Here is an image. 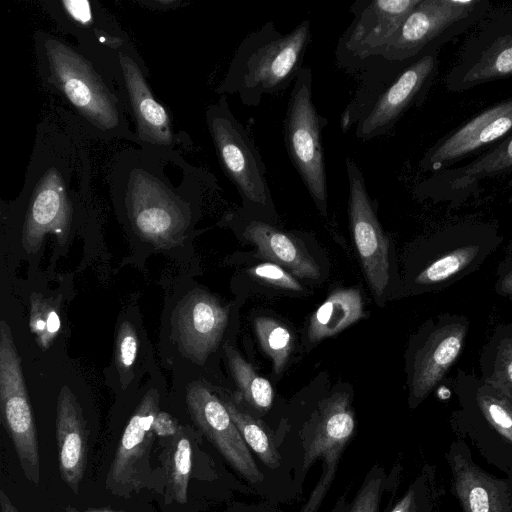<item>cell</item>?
<instances>
[{
  "instance_id": "cell-1",
  "label": "cell",
  "mask_w": 512,
  "mask_h": 512,
  "mask_svg": "<svg viewBox=\"0 0 512 512\" xmlns=\"http://www.w3.org/2000/svg\"><path fill=\"white\" fill-rule=\"evenodd\" d=\"M179 152L138 146L113 158L109 188L137 235L159 246L176 243L191 224L202 188H217L213 175L190 167L176 183L168 168Z\"/></svg>"
},
{
  "instance_id": "cell-2",
  "label": "cell",
  "mask_w": 512,
  "mask_h": 512,
  "mask_svg": "<svg viewBox=\"0 0 512 512\" xmlns=\"http://www.w3.org/2000/svg\"><path fill=\"white\" fill-rule=\"evenodd\" d=\"M34 47L42 87L57 97L94 139H126L137 145L122 92L110 74L76 45L52 33L35 32Z\"/></svg>"
},
{
  "instance_id": "cell-3",
  "label": "cell",
  "mask_w": 512,
  "mask_h": 512,
  "mask_svg": "<svg viewBox=\"0 0 512 512\" xmlns=\"http://www.w3.org/2000/svg\"><path fill=\"white\" fill-rule=\"evenodd\" d=\"M310 40L309 19L285 34L272 21L264 23L241 41L216 93L236 94L244 105L258 106L264 95L294 83Z\"/></svg>"
},
{
  "instance_id": "cell-4",
  "label": "cell",
  "mask_w": 512,
  "mask_h": 512,
  "mask_svg": "<svg viewBox=\"0 0 512 512\" xmlns=\"http://www.w3.org/2000/svg\"><path fill=\"white\" fill-rule=\"evenodd\" d=\"M431 46L407 62L399 71H379L366 77L340 117L347 132L356 125L355 135L371 140L388 134L412 106L421 104L438 73V49Z\"/></svg>"
},
{
  "instance_id": "cell-5",
  "label": "cell",
  "mask_w": 512,
  "mask_h": 512,
  "mask_svg": "<svg viewBox=\"0 0 512 512\" xmlns=\"http://www.w3.org/2000/svg\"><path fill=\"white\" fill-rule=\"evenodd\" d=\"M206 124L222 170L236 187L244 208L269 213L273 208L266 166L244 125L221 95L208 106Z\"/></svg>"
},
{
  "instance_id": "cell-6",
  "label": "cell",
  "mask_w": 512,
  "mask_h": 512,
  "mask_svg": "<svg viewBox=\"0 0 512 512\" xmlns=\"http://www.w3.org/2000/svg\"><path fill=\"white\" fill-rule=\"evenodd\" d=\"M312 71L303 67L296 77L283 120L287 154L316 207L327 214L328 186L322 131L328 119L312 100Z\"/></svg>"
},
{
  "instance_id": "cell-7",
  "label": "cell",
  "mask_w": 512,
  "mask_h": 512,
  "mask_svg": "<svg viewBox=\"0 0 512 512\" xmlns=\"http://www.w3.org/2000/svg\"><path fill=\"white\" fill-rule=\"evenodd\" d=\"M489 5L484 0H420L376 59L410 61L478 22Z\"/></svg>"
},
{
  "instance_id": "cell-8",
  "label": "cell",
  "mask_w": 512,
  "mask_h": 512,
  "mask_svg": "<svg viewBox=\"0 0 512 512\" xmlns=\"http://www.w3.org/2000/svg\"><path fill=\"white\" fill-rule=\"evenodd\" d=\"M0 408L25 477L40 482V456L33 413L10 327L0 323Z\"/></svg>"
},
{
  "instance_id": "cell-9",
  "label": "cell",
  "mask_w": 512,
  "mask_h": 512,
  "mask_svg": "<svg viewBox=\"0 0 512 512\" xmlns=\"http://www.w3.org/2000/svg\"><path fill=\"white\" fill-rule=\"evenodd\" d=\"M145 63L133 44L119 54L117 84L129 116L135 124L137 146L161 152H179L192 143L173 127L167 108L155 97L148 83Z\"/></svg>"
},
{
  "instance_id": "cell-10",
  "label": "cell",
  "mask_w": 512,
  "mask_h": 512,
  "mask_svg": "<svg viewBox=\"0 0 512 512\" xmlns=\"http://www.w3.org/2000/svg\"><path fill=\"white\" fill-rule=\"evenodd\" d=\"M487 13L446 77L450 91L461 92L512 76V9Z\"/></svg>"
},
{
  "instance_id": "cell-11",
  "label": "cell",
  "mask_w": 512,
  "mask_h": 512,
  "mask_svg": "<svg viewBox=\"0 0 512 512\" xmlns=\"http://www.w3.org/2000/svg\"><path fill=\"white\" fill-rule=\"evenodd\" d=\"M44 9L86 56L117 79L119 54L132 42L106 9L87 0H49Z\"/></svg>"
},
{
  "instance_id": "cell-12",
  "label": "cell",
  "mask_w": 512,
  "mask_h": 512,
  "mask_svg": "<svg viewBox=\"0 0 512 512\" xmlns=\"http://www.w3.org/2000/svg\"><path fill=\"white\" fill-rule=\"evenodd\" d=\"M420 0H358L350 7L353 19L339 38L335 58L339 67L362 70L383 48Z\"/></svg>"
},
{
  "instance_id": "cell-13",
  "label": "cell",
  "mask_w": 512,
  "mask_h": 512,
  "mask_svg": "<svg viewBox=\"0 0 512 512\" xmlns=\"http://www.w3.org/2000/svg\"><path fill=\"white\" fill-rule=\"evenodd\" d=\"M351 231L370 288L382 296L389 280V241L377 218L364 175L350 157L345 159Z\"/></svg>"
},
{
  "instance_id": "cell-14",
  "label": "cell",
  "mask_w": 512,
  "mask_h": 512,
  "mask_svg": "<svg viewBox=\"0 0 512 512\" xmlns=\"http://www.w3.org/2000/svg\"><path fill=\"white\" fill-rule=\"evenodd\" d=\"M313 431L305 447L303 472L319 458L323 474L301 512H315L327 493L341 454L355 430L354 413L347 393H335L319 403Z\"/></svg>"
},
{
  "instance_id": "cell-15",
  "label": "cell",
  "mask_w": 512,
  "mask_h": 512,
  "mask_svg": "<svg viewBox=\"0 0 512 512\" xmlns=\"http://www.w3.org/2000/svg\"><path fill=\"white\" fill-rule=\"evenodd\" d=\"M512 133V97L480 112L430 147L419 167L441 172Z\"/></svg>"
},
{
  "instance_id": "cell-16",
  "label": "cell",
  "mask_w": 512,
  "mask_h": 512,
  "mask_svg": "<svg viewBox=\"0 0 512 512\" xmlns=\"http://www.w3.org/2000/svg\"><path fill=\"white\" fill-rule=\"evenodd\" d=\"M186 402L195 424L226 461L250 483L261 482L263 474L224 403L199 383L188 385Z\"/></svg>"
},
{
  "instance_id": "cell-17",
  "label": "cell",
  "mask_w": 512,
  "mask_h": 512,
  "mask_svg": "<svg viewBox=\"0 0 512 512\" xmlns=\"http://www.w3.org/2000/svg\"><path fill=\"white\" fill-rule=\"evenodd\" d=\"M158 414V394L150 390L131 416L110 465L106 487L128 495L143 485L153 443V422Z\"/></svg>"
},
{
  "instance_id": "cell-18",
  "label": "cell",
  "mask_w": 512,
  "mask_h": 512,
  "mask_svg": "<svg viewBox=\"0 0 512 512\" xmlns=\"http://www.w3.org/2000/svg\"><path fill=\"white\" fill-rule=\"evenodd\" d=\"M229 319V308L203 290L188 293L178 304L174 334L183 352L203 363L218 346Z\"/></svg>"
},
{
  "instance_id": "cell-19",
  "label": "cell",
  "mask_w": 512,
  "mask_h": 512,
  "mask_svg": "<svg viewBox=\"0 0 512 512\" xmlns=\"http://www.w3.org/2000/svg\"><path fill=\"white\" fill-rule=\"evenodd\" d=\"M56 432L61 477L77 494L86 466L88 434L81 407L67 386L58 396Z\"/></svg>"
},
{
  "instance_id": "cell-20",
  "label": "cell",
  "mask_w": 512,
  "mask_h": 512,
  "mask_svg": "<svg viewBox=\"0 0 512 512\" xmlns=\"http://www.w3.org/2000/svg\"><path fill=\"white\" fill-rule=\"evenodd\" d=\"M243 236L253 243L262 256L289 269L294 276L317 279L320 269L303 243L287 232L260 219H249Z\"/></svg>"
},
{
  "instance_id": "cell-21",
  "label": "cell",
  "mask_w": 512,
  "mask_h": 512,
  "mask_svg": "<svg viewBox=\"0 0 512 512\" xmlns=\"http://www.w3.org/2000/svg\"><path fill=\"white\" fill-rule=\"evenodd\" d=\"M512 170V133L492 150L458 169L435 173L425 185L440 187L443 191L458 192L472 188L479 181Z\"/></svg>"
},
{
  "instance_id": "cell-22",
  "label": "cell",
  "mask_w": 512,
  "mask_h": 512,
  "mask_svg": "<svg viewBox=\"0 0 512 512\" xmlns=\"http://www.w3.org/2000/svg\"><path fill=\"white\" fill-rule=\"evenodd\" d=\"M364 317V303L355 288L333 291L312 314L308 339L320 341L334 336Z\"/></svg>"
},
{
  "instance_id": "cell-23",
  "label": "cell",
  "mask_w": 512,
  "mask_h": 512,
  "mask_svg": "<svg viewBox=\"0 0 512 512\" xmlns=\"http://www.w3.org/2000/svg\"><path fill=\"white\" fill-rule=\"evenodd\" d=\"M462 332L437 336L417 356L413 376V391L424 395L441 378L456 359L462 344Z\"/></svg>"
},
{
  "instance_id": "cell-24",
  "label": "cell",
  "mask_w": 512,
  "mask_h": 512,
  "mask_svg": "<svg viewBox=\"0 0 512 512\" xmlns=\"http://www.w3.org/2000/svg\"><path fill=\"white\" fill-rule=\"evenodd\" d=\"M225 352L231 373L243 398L256 410L265 412L273 402V388L270 382L259 376L232 346L226 345Z\"/></svg>"
},
{
  "instance_id": "cell-25",
  "label": "cell",
  "mask_w": 512,
  "mask_h": 512,
  "mask_svg": "<svg viewBox=\"0 0 512 512\" xmlns=\"http://www.w3.org/2000/svg\"><path fill=\"white\" fill-rule=\"evenodd\" d=\"M172 437L164 462L168 496L180 504H186L192 469L191 442L182 428Z\"/></svg>"
},
{
  "instance_id": "cell-26",
  "label": "cell",
  "mask_w": 512,
  "mask_h": 512,
  "mask_svg": "<svg viewBox=\"0 0 512 512\" xmlns=\"http://www.w3.org/2000/svg\"><path fill=\"white\" fill-rule=\"evenodd\" d=\"M224 405L247 446L266 466L276 469L280 464V455L272 439L260 423L250 414L240 410L231 401L224 402Z\"/></svg>"
},
{
  "instance_id": "cell-27",
  "label": "cell",
  "mask_w": 512,
  "mask_h": 512,
  "mask_svg": "<svg viewBox=\"0 0 512 512\" xmlns=\"http://www.w3.org/2000/svg\"><path fill=\"white\" fill-rule=\"evenodd\" d=\"M254 327L261 347L273 361L274 372L279 374L293 349L290 331L271 317H257Z\"/></svg>"
},
{
  "instance_id": "cell-28",
  "label": "cell",
  "mask_w": 512,
  "mask_h": 512,
  "mask_svg": "<svg viewBox=\"0 0 512 512\" xmlns=\"http://www.w3.org/2000/svg\"><path fill=\"white\" fill-rule=\"evenodd\" d=\"M29 325L38 345L47 349L56 338L61 322L56 309L37 295L31 298Z\"/></svg>"
},
{
  "instance_id": "cell-29",
  "label": "cell",
  "mask_w": 512,
  "mask_h": 512,
  "mask_svg": "<svg viewBox=\"0 0 512 512\" xmlns=\"http://www.w3.org/2000/svg\"><path fill=\"white\" fill-rule=\"evenodd\" d=\"M477 253L478 247L474 246L458 249L428 266L418 275L416 282L429 284L442 281L468 265Z\"/></svg>"
},
{
  "instance_id": "cell-30",
  "label": "cell",
  "mask_w": 512,
  "mask_h": 512,
  "mask_svg": "<svg viewBox=\"0 0 512 512\" xmlns=\"http://www.w3.org/2000/svg\"><path fill=\"white\" fill-rule=\"evenodd\" d=\"M385 480L384 470L374 466L368 472L348 512H379Z\"/></svg>"
},
{
  "instance_id": "cell-31",
  "label": "cell",
  "mask_w": 512,
  "mask_h": 512,
  "mask_svg": "<svg viewBox=\"0 0 512 512\" xmlns=\"http://www.w3.org/2000/svg\"><path fill=\"white\" fill-rule=\"evenodd\" d=\"M138 350V337L134 327L124 322L116 339V365L120 372H128L133 366Z\"/></svg>"
},
{
  "instance_id": "cell-32",
  "label": "cell",
  "mask_w": 512,
  "mask_h": 512,
  "mask_svg": "<svg viewBox=\"0 0 512 512\" xmlns=\"http://www.w3.org/2000/svg\"><path fill=\"white\" fill-rule=\"evenodd\" d=\"M249 272L254 278L264 283L297 292L302 291L300 283L278 264L261 263L251 267Z\"/></svg>"
},
{
  "instance_id": "cell-33",
  "label": "cell",
  "mask_w": 512,
  "mask_h": 512,
  "mask_svg": "<svg viewBox=\"0 0 512 512\" xmlns=\"http://www.w3.org/2000/svg\"><path fill=\"white\" fill-rule=\"evenodd\" d=\"M180 427L177 421L166 412H158L153 422V431L158 436H174L178 433Z\"/></svg>"
},
{
  "instance_id": "cell-34",
  "label": "cell",
  "mask_w": 512,
  "mask_h": 512,
  "mask_svg": "<svg viewBox=\"0 0 512 512\" xmlns=\"http://www.w3.org/2000/svg\"><path fill=\"white\" fill-rule=\"evenodd\" d=\"M469 502L472 512H488L489 510L488 495L481 487L471 490Z\"/></svg>"
},
{
  "instance_id": "cell-35",
  "label": "cell",
  "mask_w": 512,
  "mask_h": 512,
  "mask_svg": "<svg viewBox=\"0 0 512 512\" xmlns=\"http://www.w3.org/2000/svg\"><path fill=\"white\" fill-rule=\"evenodd\" d=\"M489 412L492 419L503 428H510L512 426V420L507 412L499 405L492 404L489 407Z\"/></svg>"
},
{
  "instance_id": "cell-36",
  "label": "cell",
  "mask_w": 512,
  "mask_h": 512,
  "mask_svg": "<svg viewBox=\"0 0 512 512\" xmlns=\"http://www.w3.org/2000/svg\"><path fill=\"white\" fill-rule=\"evenodd\" d=\"M0 507L1 512H19L4 490H0Z\"/></svg>"
},
{
  "instance_id": "cell-37",
  "label": "cell",
  "mask_w": 512,
  "mask_h": 512,
  "mask_svg": "<svg viewBox=\"0 0 512 512\" xmlns=\"http://www.w3.org/2000/svg\"><path fill=\"white\" fill-rule=\"evenodd\" d=\"M243 512H281L267 504H248Z\"/></svg>"
},
{
  "instance_id": "cell-38",
  "label": "cell",
  "mask_w": 512,
  "mask_h": 512,
  "mask_svg": "<svg viewBox=\"0 0 512 512\" xmlns=\"http://www.w3.org/2000/svg\"><path fill=\"white\" fill-rule=\"evenodd\" d=\"M86 512H116V511L107 510V509H92V510H88Z\"/></svg>"
},
{
  "instance_id": "cell-39",
  "label": "cell",
  "mask_w": 512,
  "mask_h": 512,
  "mask_svg": "<svg viewBox=\"0 0 512 512\" xmlns=\"http://www.w3.org/2000/svg\"><path fill=\"white\" fill-rule=\"evenodd\" d=\"M508 374H509V376H510V378L512 380V362L508 366Z\"/></svg>"
}]
</instances>
